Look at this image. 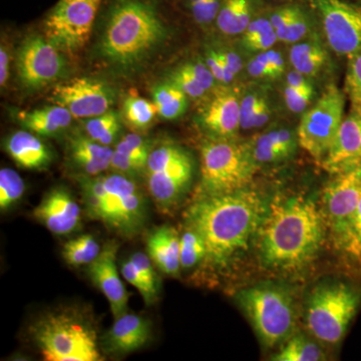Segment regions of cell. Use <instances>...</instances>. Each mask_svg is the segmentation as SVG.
<instances>
[{
  "mask_svg": "<svg viewBox=\"0 0 361 361\" xmlns=\"http://www.w3.org/2000/svg\"><path fill=\"white\" fill-rule=\"evenodd\" d=\"M322 194V212L334 244L341 248L361 197V168L332 175Z\"/></svg>",
  "mask_w": 361,
  "mask_h": 361,
  "instance_id": "obj_12",
  "label": "cell"
},
{
  "mask_svg": "<svg viewBox=\"0 0 361 361\" xmlns=\"http://www.w3.org/2000/svg\"><path fill=\"white\" fill-rule=\"evenodd\" d=\"M258 165L246 144L214 139L201 146V184L204 195L230 193L248 187Z\"/></svg>",
  "mask_w": 361,
  "mask_h": 361,
  "instance_id": "obj_7",
  "label": "cell"
},
{
  "mask_svg": "<svg viewBox=\"0 0 361 361\" xmlns=\"http://www.w3.org/2000/svg\"><path fill=\"white\" fill-rule=\"evenodd\" d=\"M264 197L246 187L217 195H204L187 212L188 227L205 242L207 257L224 265L245 250L267 212Z\"/></svg>",
  "mask_w": 361,
  "mask_h": 361,
  "instance_id": "obj_2",
  "label": "cell"
},
{
  "mask_svg": "<svg viewBox=\"0 0 361 361\" xmlns=\"http://www.w3.org/2000/svg\"><path fill=\"white\" fill-rule=\"evenodd\" d=\"M18 118L26 130L44 137H52L70 127L73 116L70 111L54 104L33 111H20Z\"/></svg>",
  "mask_w": 361,
  "mask_h": 361,
  "instance_id": "obj_24",
  "label": "cell"
},
{
  "mask_svg": "<svg viewBox=\"0 0 361 361\" xmlns=\"http://www.w3.org/2000/svg\"><path fill=\"white\" fill-rule=\"evenodd\" d=\"M80 189L87 212L92 219L104 222L106 214V190L103 176L80 178Z\"/></svg>",
  "mask_w": 361,
  "mask_h": 361,
  "instance_id": "obj_30",
  "label": "cell"
},
{
  "mask_svg": "<svg viewBox=\"0 0 361 361\" xmlns=\"http://www.w3.org/2000/svg\"><path fill=\"white\" fill-rule=\"evenodd\" d=\"M256 59L270 71L273 78H278L283 75L285 71V61L281 52L274 49L256 54Z\"/></svg>",
  "mask_w": 361,
  "mask_h": 361,
  "instance_id": "obj_47",
  "label": "cell"
},
{
  "mask_svg": "<svg viewBox=\"0 0 361 361\" xmlns=\"http://www.w3.org/2000/svg\"><path fill=\"white\" fill-rule=\"evenodd\" d=\"M344 92L353 108H361V51L349 56Z\"/></svg>",
  "mask_w": 361,
  "mask_h": 361,
  "instance_id": "obj_36",
  "label": "cell"
},
{
  "mask_svg": "<svg viewBox=\"0 0 361 361\" xmlns=\"http://www.w3.org/2000/svg\"><path fill=\"white\" fill-rule=\"evenodd\" d=\"M6 151L20 167L28 170H42L49 167L52 161L51 151L47 145L25 130L9 135Z\"/></svg>",
  "mask_w": 361,
  "mask_h": 361,
  "instance_id": "obj_23",
  "label": "cell"
},
{
  "mask_svg": "<svg viewBox=\"0 0 361 361\" xmlns=\"http://www.w3.org/2000/svg\"><path fill=\"white\" fill-rule=\"evenodd\" d=\"M49 101L70 111L73 118H92L111 111L114 96L101 80L78 78L56 85Z\"/></svg>",
  "mask_w": 361,
  "mask_h": 361,
  "instance_id": "obj_15",
  "label": "cell"
},
{
  "mask_svg": "<svg viewBox=\"0 0 361 361\" xmlns=\"http://www.w3.org/2000/svg\"><path fill=\"white\" fill-rule=\"evenodd\" d=\"M32 334L45 360H103L94 325L75 310L47 313L33 325Z\"/></svg>",
  "mask_w": 361,
  "mask_h": 361,
  "instance_id": "obj_4",
  "label": "cell"
},
{
  "mask_svg": "<svg viewBox=\"0 0 361 361\" xmlns=\"http://www.w3.org/2000/svg\"><path fill=\"white\" fill-rule=\"evenodd\" d=\"M311 30L310 20L307 14L304 13L299 7L295 16L292 18L290 23L287 26L284 32L278 37V40L284 44H294L300 42L310 35Z\"/></svg>",
  "mask_w": 361,
  "mask_h": 361,
  "instance_id": "obj_39",
  "label": "cell"
},
{
  "mask_svg": "<svg viewBox=\"0 0 361 361\" xmlns=\"http://www.w3.org/2000/svg\"><path fill=\"white\" fill-rule=\"evenodd\" d=\"M167 35L153 6L141 0H121L104 28L102 54L113 65L132 70L149 59Z\"/></svg>",
  "mask_w": 361,
  "mask_h": 361,
  "instance_id": "obj_3",
  "label": "cell"
},
{
  "mask_svg": "<svg viewBox=\"0 0 361 361\" xmlns=\"http://www.w3.org/2000/svg\"><path fill=\"white\" fill-rule=\"evenodd\" d=\"M320 164L330 175L361 168V108L351 106Z\"/></svg>",
  "mask_w": 361,
  "mask_h": 361,
  "instance_id": "obj_17",
  "label": "cell"
},
{
  "mask_svg": "<svg viewBox=\"0 0 361 361\" xmlns=\"http://www.w3.org/2000/svg\"><path fill=\"white\" fill-rule=\"evenodd\" d=\"M223 0H198L191 4L192 14L194 20L201 25H210L217 20Z\"/></svg>",
  "mask_w": 361,
  "mask_h": 361,
  "instance_id": "obj_42",
  "label": "cell"
},
{
  "mask_svg": "<svg viewBox=\"0 0 361 361\" xmlns=\"http://www.w3.org/2000/svg\"><path fill=\"white\" fill-rule=\"evenodd\" d=\"M182 66L207 92L212 90V87L215 85V82H217L216 78H214L212 71L203 61H191V63H188Z\"/></svg>",
  "mask_w": 361,
  "mask_h": 361,
  "instance_id": "obj_48",
  "label": "cell"
},
{
  "mask_svg": "<svg viewBox=\"0 0 361 361\" xmlns=\"http://www.w3.org/2000/svg\"><path fill=\"white\" fill-rule=\"evenodd\" d=\"M111 169L116 171V173L128 176V177H135V175L146 171V167L142 164L137 163L133 159L129 158L120 152L114 149L113 157H111Z\"/></svg>",
  "mask_w": 361,
  "mask_h": 361,
  "instance_id": "obj_46",
  "label": "cell"
},
{
  "mask_svg": "<svg viewBox=\"0 0 361 361\" xmlns=\"http://www.w3.org/2000/svg\"><path fill=\"white\" fill-rule=\"evenodd\" d=\"M151 323L141 315L126 313L116 318L104 338L106 351L114 355H127L148 343Z\"/></svg>",
  "mask_w": 361,
  "mask_h": 361,
  "instance_id": "obj_20",
  "label": "cell"
},
{
  "mask_svg": "<svg viewBox=\"0 0 361 361\" xmlns=\"http://www.w3.org/2000/svg\"><path fill=\"white\" fill-rule=\"evenodd\" d=\"M247 71L250 77L257 80H274L270 71L255 56H253L247 63Z\"/></svg>",
  "mask_w": 361,
  "mask_h": 361,
  "instance_id": "obj_50",
  "label": "cell"
},
{
  "mask_svg": "<svg viewBox=\"0 0 361 361\" xmlns=\"http://www.w3.org/2000/svg\"><path fill=\"white\" fill-rule=\"evenodd\" d=\"M207 257V247L200 235L188 227L180 237V269H192Z\"/></svg>",
  "mask_w": 361,
  "mask_h": 361,
  "instance_id": "obj_34",
  "label": "cell"
},
{
  "mask_svg": "<svg viewBox=\"0 0 361 361\" xmlns=\"http://www.w3.org/2000/svg\"><path fill=\"white\" fill-rule=\"evenodd\" d=\"M9 77V54L6 45L1 44L0 47V85L6 87Z\"/></svg>",
  "mask_w": 361,
  "mask_h": 361,
  "instance_id": "obj_51",
  "label": "cell"
},
{
  "mask_svg": "<svg viewBox=\"0 0 361 361\" xmlns=\"http://www.w3.org/2000/svg\"><path fill=\"white\" fill-rule=\"evenodd\" d=\"M327 230L322 209L312 199H275L255 235L261 262L273 270L301 269L317 256Z\"/></svg>",
  "mask_w": 361,
  "mask_h": 361,
  "instance_id": "obj_1",
  "label": "cell"
},
{
  "mask_svg": "<svg viewBox=\"0 0 361 361\" xmlns=\"http://www.w3.org/2000/svg\"><path fill=\"white\" fill-rule=\"evenodd\" d=\"M121 130L120 118L115 111H109L103 115L89 118L85 123L87 137L104 146H110Z\"/></svg>",
  "mask_w": 361,
  "mask_h": 361,
  "instance_id": "obj_33",
  "label": "cell"
},
{
  "mask_svg": "<svg viewBox=\"0 0 361 361\" xmlns=\"http://www.w3.org/2000/svg\"><path fill=\"white\" fill-rule=\"evenodd\" d=\"M33 216L56 235L71 234L82 223L80 205L63 188H56L45 195L33 211Z\"/></svg>",
  "mask_w": 361,
  "mask_h": 361,
  "instance_id": "obj_18",
  "label": "cell"
},
{
  "mask_svg": "<svg viewBox=\"0 0 361 361\" xmlns=\"http://www.w3.org/2000/svg\"><path fill=\"white\" fill-rule=\"evenodd\" d=\"M121 272H122L123 277L125 278L130 285H133V286L137 289V291L141 294L147 305H152V304L156 302L158 298L149 290L148 285L145 282L141 273H140V271L135 267L134 262L130 260V258L129 260L123 263Z\"/></svg>",
  "mask_w": 361,
  "mask_h": 361,
  "instance_id": "obj_41",
  "label": "cell"
},
{
  "mask_svg": "<svg viewBox=\"0 0 361 361\" xmlns=\"http://www.w3.org/2000/svg\"><path fill=\"white\" fill-rule=\"evenodd\" d=\"M130 260L134 262L135 267L141 273L145 282L148 285L149 290L158 298V284H157L156 272L154 269L152 259L142 252H137L134 255L130 256Z\"/></svg>",
  "mask_w": 361,
  "mask_h": 361,
  "instance_id": "obj_45",
  "label": "cell"
},
{
  "mask_svg": "<svg viewBox=\"0 0 361 361\" xmlns=\"http://www.w3.org/2000/svg\"><path fill=\"white\" fill-rule=\"evenodd\" d=\"M148 255L165 274L176 276L180 269V237L174 227L164 225L156 228L147 240Z\"/></svg>",
  "mask_w": 361,
  "mask_h": 361,
  "instance_id": "obj_22",
  "label": "cell"
},
{
  "mask_svg": "<svg viewBox=\"0 0 361 361\" xmlns=\"http://www.w3.org/2000/svg\"><path fill=\"white\" fill-rule=\"evenodd\" d=\"M188 99L187 94L171 80L157 85L153 90V102L158 115L165 120H175L184 115Z\"/></svg>",
  "mask_w": 361,
  "mask_h": 361,
  "instance_id": "obj_27",
  "label": "cell"
},
{
  "mask_svg": "<svg viewBox=\"0 0 361 361\" xmlns=\"http://www.w3.org/2000/svg\"><path fill=\"white\" fill-rule=\"evenodd\" d=\"M327 44L337 56L361 51V6L343 0H314Z\"/></svg>",
  "mask_w": 361,
  "mask_h": 361,
  "instance_id": "obj_13",
  "label": "cell"
},
{
  "mask_svg": "<svg viewBox=\"0 0 361 361\" xmlns=\"http://www.w3.org/2000/svg\"><path fill=\"white\" fill-rule=\"evenodd\" d=\"M102 1L59 0L45 20L47 39L63 51H78L90 39Z\"/></svg>",
  "mask_w": 361,
  "mask_h": 361,
  "instance_id": "obj_11",
  "label": "cell"
},
{
  "mask_svg": "<svg viewBox=\"0 0 361 361\" xmlns=\"http://www.w3.org/2000/svg\"><path fill=\"white\" fill-rule=\"evenodd\" d=\"M59 49L47 37H27L21 44L16 58L21 84L27 89H40L63 77L66 63Z\"/></svg>",
  "mask_w": 361,
  "mask_h": 361,
  "instance_id": "obj_14",
  "label": "cell"
},
{
  "mask_svg": "<svg viewBox=\"0 0 361 361\" xmlns=\"http://www.w3.org/2000/svg\"><path fill=\"white\" fill-rule=\"evenodd\" d=\"M326 360L317 343L302 334L291 336L282 348L273 356L276 361H322Z\"/></svg>",
  "mask_w": 361,
  "mask_h": 361,
  "instance_id": "obj_29",
  "label": "cell"
},
{
  "mask_svg": "<svg viewBox=\"0 0 361 361\" xmlns=\"http://www.w3.org/2000/svg\"><path fill=\"white\" fill-rule=\"evenodd\" d=\"M314 94V87L310 78L294 70L287 75L283 97L287 108L292 113L300 114L307 110Z\"/></svg>",
  "mask_w": 361,
  "mask_h": 361,
  "instance_id": "obj_28",
  "label": "cell"
},
{
  "mask_svg": "<svg viewBox=\"0 0 361 361\" xmlns=\"http://www.w3.org/2000/svg\"><path fill=\"white\" fill-rule=\"evenodd\" d=\"M329 61L324 45L317 37H306L292 44L289 61L294 71L308 78L319 75Z\"/></svg>",
  "mask_w": 361,
  "mask_h": 361,
  "instance_id": "obj_25",
  "label": "cell"
},
{
  "mask_svg": "<svg viewBox=\"0 0 361 361\" xmlns=\"http://www.w3.org/2000/svg\"><path fill=\"white\" fill-rule=\"evenodd\" d=\"M116 151L120 152L137 163L147 167L149 154L152 149L149 144L141 135L130 134L125 135L116 147Z\"/></svg>",
  "mask_w": 361,
  "mask_h": 361,
  "instance_id": "obj_37",
  "label": "cell"
},
{
  "mask_svg": "<svg viewBox=\"0 0 361 361\" xmlns=\"http://www.w3.org/2000/svg\"><path fill=\"white\" fill-rule=\"evenodd\" d=\"M236 301L267 348L293 336L296 327L295 301L284 286L260 283L236 293Z\"/></svg>",
  "mask_w": 361,
  "mask_h": 361,
  "instance_id": "obj_5",
  "label": "cell"
},
{
  "mask_svg": "<svg viewBox=\"0 0 361 361\" xmlns=\"http://www.w3.org/2000/svg\"><path fill=\"white\" fill-rule=\"evenodd\" d=\"M360 302V291L350 285L343 282L319 285L311 291L306 303V329L323 343H338L345 336Z\"/></svg>",
  "mask_w": 361,
  "mask_h": 361,
  "instance_id": "obj_6",
  "label": "cell"
},
{
  "mask_svg": "<svg viewBox=\"0 0 361 361\" xmlns=\"http://www.w3.org/2000/svg\"><path fill=\"white\" fill-rule=\"evenodd\" d=\"M126 121L135 129H146L158 115L156 104L144 97L130 94L123 102Z\"/></svg>",
  "mask_w": 361,
  "mask_h": 361,
  "instance_id": "obj_32",
  "label": "cell"
},
{
  "mask_svg": "<svg viewBox=\"0 0 361 361\" xmlns=\"http://www.w3.org/2000/svg\"><path fill=\"white\" fill-rule=\"evenodd\" d=\"M114 149L90 137L78 135L68 142V156L73 165L85 177H96L111 168Z\"/></svg>",
  "mask_w": 361,
  "mask_h": 361,
  "instance_id": "obj_21",
  "label": "cell"
},
{
  "mask_svg": "<svg viewBox=\"0 0 361 361\" xmlns=\"http://www.w3.org/2000/svg\"><path fill=\"white\" fill-rule=\"evenodd\" d=\"M206 65L212 71L216 80L221 82V84L229 85L234 80L235 75L226 66L225 61L221 58L218 49H208L206 54Z\"/></svg>",
  "mask_w": 361,
  "mask_h": 361,
  "instance_id": "obj_44",
  "label": "cell"
},
{
  "mask_svg": "<svg viewBox=\"0 0 361 361\" xmlns=\"http://www.w3.org/2000/svg\"><path fill=\"white\" fill-rule=\"evenodd\" d=\"M345 97L336 85H330L312 108L304 111L298 129L299 146L322 163L344 118Z\"/></svg>",
  "mask_w": 361,
  "mask_h": 361,
  "instance_id": "obj_9",
  "label": "cell"
},
{
  "mask_svg": "<svg viewBox=\"0 0 361 361\" xmlns=\"http://www.w3.org/2000/svg\"><path fill=\"white\" fill-rule=\"evenodd\" d=\"M218 51H219L221 58L225 61L226 66H228L233 75L235 77L239 75L242 68H243V63H242L239 54L230 49H219Z\"/></svg>",
  "mask_w": 361,
  "mask_h": 361,
  "instance_id": "obj_49",
  "label": "cell"
},
{
  "mask_svg": "<svg viewBox=\"0 0 361 361\" xmlns=\"http://www.w3.org/2000/svg\"><path fill=\"white\" fill-rule=\"evenodd\" d=\"M99 242L90 234L82 235L66 242L63 248V257L71 266L90 265L101 254Z\"/></svg>",
  "mask_w": 361,
  "mask_h": 361,
  "instance_id": "obj_31",
  "label": "cell"
},
{
  "mask_svg": "<svg viewBox=\"0 0 361 361\" xmlns=\"http://www.w3.org/2000/svg\"><path fill=\"white\" fill-rule=\"evenodd\" d=\"M197 1H198V0H189L190 6H191V4H195V2H197Z\"/></svg>",
  "mask_w": 361,
  "mask_h": 361,
  "instance_id": "obj_52",
  "label": "cell"
},
{
  "mask_svg": "<svg viewBox=\"0 0 361 361\" xmlns=\"http://www.w3.org/2000/svg\"><path fill=\"white\" fill-rule=\"evenodd\" d=\"M106 190V214L104 224L125 237L141 231L148 219V202L133 178L103 176Z\"/></svg>",
  "mask_w": 361,
  "mask_h": 361,
  "instance_id": "obj_10",
  "label": "cell"
},
{
  "mask_svg": "<svg viewBox=\"0 0 361 361\" xmlns=\"http://www.w3.org/2000/svg\"><path fill=\"white\" fill-rule=\"evenodd\" d=\"M170 80L177 85L187 94L188 97H192V99H199L208 92L190 73L183 68V66L171 75Z\"/></svg>",
  "mask_w": 361,
  "mask_h": 361,
  "instance_id": "obj_43",
  "label": "cell"
},
{
  "mask_svg": "<svg viewBox=\"0 0 361 361\" xmlns=\"http://www.w3.org/2000/svg\"><path fill=\"white\" fill-rule=\"evenodd\" d=\"M254 18L252 0H223L218 13V28L229 37L241 35Z\"/></svg>",
  "mask_w": 361,
  "mask_h": 361,
  "instance_id": "obj_26",
  "label": "cell"
},
{
  "mask_svg": "<svg viewBox=\"0 0 361 361\" xmlns=\"http://www.w3.org/2000/svg\"><path fill=\"white\" fill-rule=\"evenodd\" d=\"M241 92L236 87H222L214 92L199 111V125L210 137L232 139L240 127Z\"/></svg>",
  "mask_w": 361,
  "mask_h": 361,
  "instance_id": "obj_16",
  "label": "cell"
},
{
  "mask_svg": "<svg viewBox=\"0 0 361 361\" xmlns=\"http://www.w3.org/2000/svg\"><path fill=\"white\" fill-rule=\"evenodd\" d=\"M25 185L23 178L13 169L0 171V209L6 211L23 198Z\"/></svg>",
  "mask_w": 361,
  "mask_h": 361,
  "instance_id": "obj_35",
  "label": "cell"
},
{
  "mask_svg": "<svg viewBox=\"0 0 361 361\" xmlns=\"http://www.w3.org/2000/svg\"><path fill=\"white\" fill-rule=\"evenodd\" d=\"M265 97L266 94L259 90H251L242 94L240 102V127L242 130H252L254 118Z\"/></svg>",
  "mask_w": 361,
  "mask_h": 361,
  "instance_id": "obj_40",
  "label": "cell"
},
{
  "mask_svg": "<svg viewBox=\"0 0 361 361\" xmlns=\"http://www.w3.org/2000/svg\"><path fill=\"white\" fill-rule=\"evenodd\" d=\"M339 250L361 264V197L350 229Z\"/></svg>",
  "mask_w": 361,
  "mask_h": 361,
  "instance_id": "obj_38",
  "label": "cell"
},
{
  "mask_svg": "<svg viewBox=\"0 0 361 361\" xmlns=\"http://www.w3.org/2000/svg\"><path fill=\"white\" fill-rule=\"evenodd\" d=\"M147 186L161 211L177 205L193 179L194 164L187 151L176 145L152 149L146 171Z\"/></svg>",
  "mask_w": 361,
  "mask_h": 361,
  "instance_id": "obj_8",
  "label": "cell"
},
{
  "mask_svg": "<svg viewBox=\"0 0 361 361\" xmlns=\"http://www.w3.org/2000/svg\"><path fill=\"white\" fill-rule=\"evenodd\" d=\"M116 259V246L108 244L89 265L90 279L108 299L115 319L128 312L129 304V293L118 275Z\"/></svg>",
  "mask_w": 361,
  "mask_h": 361,
  "instance_id": "obj_19",
  "label": "cell"
}]
</instances>
